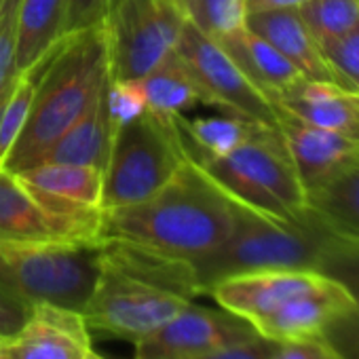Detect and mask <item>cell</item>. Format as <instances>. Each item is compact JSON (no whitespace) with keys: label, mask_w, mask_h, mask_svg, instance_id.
I'll use <instances>...</instances> for the list:
<instances>
[{"label":"cell","mask_w":359,"mask_h":359,"mask_svg":"<svg viewBox=\"0 0 359 359\" xmlns=\"http://www.w3.org/2000/svg\"><path fill=\"white\" fill-rule=\"evenodd\" d=\"M201 296L191 262L125 241H100V273L83 317L91 336L137 344Z\"/></svg>","instance_id":"obj_1"},{"label":"cell","mask_w":359,"mask_h":359,"mask_svg":"<svg viewBox=\"0 0 359 359\" xmlns=\"http://www.w3.org/2000/svg\"><path fill=\"white\" fill-rule=\"evenodd\" d=\"M233 226L235 203L189 156L171 182L150 199L102 212L100 241H125L195 262L218 250Z\"/></svg>","instance_id":"obj_2"},{"label":"cell","mask_w":359,"mask_h":359,"mask_svg":"<svg viewBox=\"0 0 359 359\" xmlns=\"http://www.w3.org/2000/svg\"><path fill=\"white\" fill-rule=\"evenodd\" d=\"M110 81V45L104 24L66 36L39 68L30 112L5 169H28L102 95Z\"/></svg>","instance_id":"obj_3"},{"label":"cell","mask_w":359,"mask_h":359,"mask_svg":"<svg viewBox=\"0 0 359 359\" xmlns=\"http://www.w3.org/2000/svg\"><path fill=\"white\" fill-rule=\"evenodd\" d=\"M327 239L330 233L309 208L300 218L279 222L235 203V226L231 237L218 250L191 264L201 294L205 296L214 283L243 273L271 269L317 271Z\"/></svg>","instance_id":"obj_4"},{"label":"cell","mask_w":359,"mask_h":359,"mask_svg":"<svg viewBox=\"0 0 359 359\" xmlns=\"http://www.w3.org/2000/svg\"><path fill=\"white\" fill-rule=\"evenodd\" d=\"M195 163L231 201L260 216L290 222L306 212V195L279 129H262L233 152Z\"/></svg>","instance_id":"obj_5"},{"label":"cell","mask_w":359,"mask_h":359,"mask_svg":"<svg viewBox=\"0 0 359 359\" xmlns=\"http://www.w3.org/2000/svg\"><path fill=\"white\" fill-rule=\"evenodd\" d=\"M100 273L97 243H0V290L26 304L85 309Z\"/></svg>","instance_id":"obj_6"},{"label":"cell","mask_w":359,"mask_h":359,"mask_svg":"<svg viewBox=\"0 0 359 359\" xmlns=\"http://www.w3.org/2000/svg\"><path fill=\"white\" fill-rule=\"evenodd\" d=\"M187 161L189 152L173 121L144 110L118 125L104 169V212L150 199Z\"/></svg>","instance_id":"obj_7"},{"label":"cell","mask_w":359,"mask_h":359,"mask_svg":"<svg viewBox=\"0 0 359 359\" xmlns=\"http://www.w3.org/2000/svg\"><path fill=\"white\" fill-rule=\"evenodd\" d=\"M184 13L175 0H110L104 20L110 76L140 81L175 51Z\"/></svg>","instance_id":"obj_8"},{"label":"cell","mask_w":359,"mask_h":359,"mask_svg":"<svg viewBox=\"0 0 359 359\" xmlns=\"http://www.w3.org/2000/svg\"><path fill=\"white\" fill-rule=\"evenodd\" d=\"M175 53L203 87L212 108L269 129H277V112L271 100L243 74V70L216 39L199 30L187 18Z\"/></svg>","instance_id":"obj_9"},{"label":"cell","mask_w":359,"mask_h":359,"mask_svg":"<svg viewBox=\"0 0 359 359\" xmlns=\"http://www.w3.org/2000/svg\"><path fill=\"white\" fill-rule=\"evenodd\" d=\"M254 336L258 332L243 317L222 306H201L193 300L133 346L135 359H193Z\"/></svg>","instance_id":"obj_10"},{"label":"cell","mask_w":359,"mask_h":359,"mask_svg":"<svg viewBox=\"0 0 359 359\" xmlns=\"http://www.w3.org/2000/svg\"><path fill=\"white\" fill-rule=\"evenodd\" d=\"M275 112L277 129L285 142L306 201L327 187L334 177L359 163V142L309 125L279 106H275Z\"/></svg>","instance_id":"obj_11"},{"label":"cell","mask_w":359,"mask_h":359,"mask_svg":"<svg viewBox=\"0 0 359 359\" xmlns=\"http://www.w3.org/2000/svg\"><path fill=\"white\" fill-rule=\"evenodd\" d=\"M34 199L49 212L76 220L100 237L104 173L87 165L41 163L15 173Z\"/></svg>","instance_id":"obj_12"},{"label":"cell","mask_w":359,"mask_h":359,"mask_svg":"<svg viewBox=\"0 0 359 359\" xmlns=\"http://www.w3.org/2000/svg\"><path fill=\"white\" fill-rule=\"evenodd\" d=\"M97 243L89 226L43 208L22 180L0 167V243Z\"/></svg>","instance_id":"obj_13"},{"label":"cell","mask_w":359,"mask_h":359,"mask_svg":"<svg viewBox=\"0 0 359 359\" xmlns=\"http://www.w3.org/2000/svg\"><path fill=\"white\" fill-rule=\"evenodd\" d=\"M323 281L325 275L311 269H271L226 277L214 283L205 296L254 325L287 300L321 285Z\"/></svg>","instance_id":"obj_14"},{"label":"cell","mask_w":359,"mask_h":359,"mask_svg":"<svg viewBox=\"0 0 359 359\" xmlns=\"http://www.w3.org/2000/svg\"><path fill=\"white\" fill-rule=\"evenodd\" d=\"M91 332L81 311L57 304H32L24 325L5 340L9 359H85Z\"/></svg>","instance_id":"obj_15"},{"label":"cell","mask_w":359,"mask_h":359,"mask_svg":"<svg viewBox=\"0 0 359 359\" xmlns=\"http://www.w3.org/2000/svg\"><path fill=\"white\" fill-rule=\"evenodd\" d=\"M355 306V300L336 281L327 279L287 300L277 311L254 323V330L275 342L290 340H317L323 338L325 330Z\"/></svg>","instance_id":"obj_16"},{"label":"cell","mask_w":359,"mask_h":359,"mask_svg":"<svg viewBox=\"0 0 359 359\" xmlns=\"http://www.w3.org/2000/svg\"><path fill=\"white\" fill-rule=\"evenodd\" d=\"M269 100L309 125L359 142V93L302 79L281 93L269 95Z\"/></svg>","instance_id":"obj_17"},{"label":"cell","mask_w":359,"mask_h":359,"mask_svg":"<svg viewBox=\"0 0 359 359\" xmlns=\"http://www.w3.org/2000/svg\"><path fill=\"white\" fill-rule=\"evenodd\" d=\"M245 26L269 41L283 57H287L302 74V79L342 87L298 11L285 9L248 13Z\"/></svg>","instance_id":"obj_18"},{"label":"cell","mask_w":359,"mask_h":359,"mask_svg":"<svg viewBox=\"0 0 359 359\" xmlns=\"http://www.w3.org/2000/svg\"><path fill=\"white\" fill-rule=\"evenodd\" d=\"M108 85L95 100V104L66 133H62L49 148H45L30 167L41 163H64L95 167L104 173L116 131L110 114Z\"/></svg>","instance_id":"obj_19"},{"label":"cell","mask_w":359,"mask_h":359,"mask_svg":"<svg viewBox=\"0 0 359 359\" xmlns=\"http://www.w3.org/2000/svg\"><path fill=\"white\" fill-rule=\"evenodd\" d=\"M218 43L266 97L281 93L302 81V74L296 70V66L248 26L218 39Z\"/></svg>","instance_id":"obj_20"},{"label":"cell","mask_w":359,"mask_h":359,"mask_svg":"<svg viewBox=\"0 0 359 359\" xmlns=\"http://www.w3.org/2000/svg\"><path fill=\"white\" fill-rule=\"evenodd\" d=\"M68 0H20L15 70L26 72L55 51L64 41Z\"/></svg>","instance_id":"obj_21"},{"label":"cell","mask_w":359,"mask_h":359,"mask_svg":"<svg viewBox=\"0 0 359 359\" xmlns=\"http://www.w3.org/2000/svg\"><path fill=\"white\" fill-rule=\"evenodd\" d=\"M144 93L146 110L152 114L173 121L177 114L203 104L212 108V102L197 79L189 72L177 53H169L154 70L137 81Z\"/></svg>","instance_id":"obj_22"},{"label":"cell","mask_w":359,"mask_h":359,"mask_svg":"<svg viewBox=\"0 0 359 359\" xmlns=\"http://www.w3.org/2000/svg\"><path fill=\"white\" fill-rule=\"evenodd\" d=\"M180 140H182L189 156L193 161L205 156H224L252 140L260 133L262 127L258 123H250L245 118L233 114H216V116H195L187 118L184 114H177L173 118Z\"/></svg>","instance_id":"obj_23"},{"label":"cell","mask_w":359,"mask_h":359,"mask_svg":"<svg viewBox=\"0 0 359 359\" xmlns=\"http://www.w3.org/2000/svg\"><path fill=\"white\" fill-rule=\"evenodd\" d=\"M306 208L330 235L359 241V163L311 197Z\"/></svg>","instance_id":"obj_24"},{"label":"cell","mask_w":359,"mask_h":359,"mask_svg":"<svg viewBox=\"0 0 359 359\" xmlns=\"http://www.w3.org/2000/svg\"><path fill=\"white\" fill-rule=\"evenodd\" d=\"M41 64L43 62L26 72L15 70L0 83V167L5 165L18 135L26 125Z\"/></svg>","instance_id":"obj_25"},{"label":"cell","mask_w":359,"mask_h":359,"mask_svg":"<svg viewBox=\"0 0 359 359\" xmlns=\"http://www.w3.org/2000/svg\"><path fill=\"white\" fill-rule=\"evenodd\" d=\"M298 13L323 49L359 26V0H309Z\"/></svg>","instance_id":"obj_26"},{"label":"cell","mask_w":359,"mask_h":359,"mask_svg":"<svg viewBox=\"0 0 359 359\" xmlns=\"http://www.w3.org/2000/svg\"><path fill=\"white\" fill-rule=\"evenodd\" d=\"M184 18L212 39H222L245 26V0H175Z\"/></svg>","instance_id":"obj_27"},{"label":"cell","mask_w":359,"mask_h":359,"mask_svg":"<svg viewBox=\"0 0 359 359\" xmlns=\"http://www.w3.org/2000/svg\"><path fill=\"white\" fill-rule=\"evenodd\" d=\"M317 271L344 287L355 304H359V241L330 235L321 250Z\"/></svg>","instance_id":"obj_28"},{"label":"cell","mask_w":359,"mask_h":359,"mask_svg":"<svg viewBox=\"0 0 359 359\" xmlns=\"http://www.w3.org/2000/svg\"><path fill=\"white\" fill-rule=\"evenodd\" d=\"M321 51L336 72L342 89L359 93V26L325 45Z\"/></svg>","instance_id":"obj_29"},{"label":"cell","mask_w":359,"mask_h":359,"mask_svg":"<svg viewBox=\"0 0 359 359\" xmlns=\"http://www.w3.org/2000/svg\"><path fill=\"white\" fill-rule=\"evenodd\" d=\"M323 340L340 359H359V304L338 317L325 330Z\"/></svg>","instance_id":"obj_30"},{"label":"cell","mask_w":359,"mask_h":359,"mask_svg":"<svg viewBox=\"0 0 359 359\" xmlns=\"http://www.w3.org/2000/svg\"><path fill=\"white\" fill-rule=\"evenodd\" d=\"M20 0H0V83L15 72Z\"/></svg>","instance_id":"obj_31"},{"label":"cell","mask_w":359,"mask_h":359,"mask_svg":"<svg viewBox=\"0 0 359 359\" xmlns=\"http://www.w3.org/2000/svg\"><path fill=\"white\" fill-rule=\"evenodd\" d=\"M110 0H68V22L64 39L104 24Z\"/></svg>","instance_id":"obj_32"},{"label":"cell","mask_w":359,"mask_h":359,"mask_svg":"<svg viewBox=\"0 0 359 359\" xmlns=\"http://www.w3.org/2000/svg\"><path fill=\"white\" fill-rule=\"evenodd\" d=\"M275 346H277L275 340H269V338L258 334L250 340L226 344V346H220L216 351L203 353V355L193 357V359H269L273 355Z\"/></svg>","instance_id":"obj_33"},{"label":"cell","mask_w":359,"mask_h":359,"mask_svg":"<svg viewBox=\"0 0 359 359\" xmlns=\"http://www.w3.org/2000/svg\"><path fill=\"white\" fill-rule=\"evenodd\" d=\"M269 359H340V357L323 338H317V340L277 342Z\"/></svg>","instance_id":"obj_34"},{"label":"cell","mask_w":359,"mask_h":359,"mask_svg":"<svg viewBox=\"0 0 359 359\" xmlns=\"http://www.w3.org/2000/svg\"><path fill=\"white\" fill-rule=\"evenodd\" d=\"M28 313H30V304L7 294L5 290H0V338L3 340L11 338L24 325Z\"/></svg>","instance_id":"obj_35"},{"label":"cell","mask_w":359,"mask_h":359,"mask_svg":"<svg viewBox=\"0 0 359 359\" xmlns=\"http://www.w3.org/2000/svg\"><path fill=\"white\" fill-rule=\"evenodd\" d=\"M309 0H245L248 13H262V11H285V9H302Z\"/></svg>","instance_id":"obj_36"},{"label":"cell","mask_w":359,"mask_h":359,"mask_svg":"<svg viewBox=\"0 0 359 359\" xmlns=\"http://www.w3.org/2000/svg\"><path fill=\"white\" fill-rule=\"evenodd\" d=\"M0 359H9L7 357V351H5V340L0 338Z\"/></svg>","instance_id":"obj_37"},{"label":"cell","mask_w":359,"mask_h":359,"mask_svg":"<svg viewBox=\"0 0 359 359\" xmlns=\"http://www.w3.org/2000/svg\"><path fill=\"white\" fill-rule=\"evenodd\" d=\"M85 359H106V357H102V355H100V353H95V351H89Z\"/></svg>","instance_id":"obj_38"}]
</instances>
